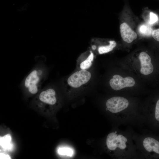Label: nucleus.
<instances>
[{
    "label": "nucleus",
    "instance_id": "obj_1",
    "mask_svg": "<svg viewBox=\"0 0 159 159\" xmlns=\"http://www.w3.org/2000/svg\"><path fill=\"white\" fill-rule=\"evenodd\" d=\"M134 131L127 126L125 130L117 128L107 136L105 144L109 152L115 158L120 159H141L140 153L133 143Z\"/></svg>",
    "mask_w": 159,
    "mask_h": 159
},
{
    "label": "nucleus",
    "instance_id": "obj_2",
    "mask_svg": "<svg viewBox=\"0 0 159 159\" xmlns=\"http://www.w3.org/2000/svg\"><path fill=\"white\" fill-rule=\"evenodd\" d=\"M132 139L141 159H159V136L150 132L140 134L134 132Z\"/></svg>",
    "mask_w": 159,
    "mask_h": 159
},
{
    "label": "nucleus",
    "instance_id": "obj_3",
    "mask_svg": "<svg viewBox=\"0 0 159 159\" xmlns=\"http://www.w3.org/2000/svg\"><path fill=\"white\" fill-rule=\"evenodd\" d=\"M140 110L145 119V125L153 132L159 131V98L154 105L140 107Z\"/></svg>",
    "mask_w": 159,
    "mask_h": 159
},
{
    "label": "nucleus",
    "instance_id": "obj_4",
    "mask_svg": "<svg viewBox=\"0 0 159 159\" xmlns=\"http://www.w3.org/2000/svg\"><path fill=\"white\" fill-rule=\"evenodd\" d=\"M44 75V72L41 69L33 70L26 78L24 84V87L31 94L37 93L41 87Z\"/></svg>",
    "mask_w": 159,
    "mask_h": 159
},
{
    "label": "nucleus",
    "instance_id": "obj_5",
    "mask_svg": "<svg viewBox=\"0 0 159 159\" xmlns=\"http://www.w3.org/2000/svg\"><path fill=\"white\" fill-rule=\"evenodd\" d=\"M91 76L90 72L85 69H82L71 75L67 79V83L71 87L78 88L88 82Z\"/></svg>",
    "mask_w": 159,
    "mask_h": 159
},
{
    "label": "nucleus",
    "instance_id": "obj_6",
    "mask_svg": "<svg viewBox=\"0 0 159 159\" xmlns=\"http://www.w3.org/2000/svg\"><path fill=\"white\" fill-rule=\"evenodd\" d=\"M109 83L112 89L118 91L125 87L133 86L135 82L134 79L131 77L123 78L120 75L115 74L110 80Z\"/></svg>",
    "mask_w": 159,
    "mask_h": 159
},
{
    "label": "nucleus",
    "instance_id": "obj_7",
    "mask_svg": "<svg viewBox=\"0 0 159 159\" xmlns=\"http://www.w3.org/2000/svg\"><path fill=\"white\" fill-rule=\"evenodd\" d=\"M139 58L141 66L140 73L145 75L151 73L153 70V67L149 55L146 52H143L140 54Z\"/></svg>",
    "mask_w": 159,
    "mask_h": 159
},
{
    "label": "nucleus",
    "instance_id": "obj_8",
    "mask_svg": "<svg viewBox=\"0 0 159 159\" xmlns=\"http://www.w3.org/2000/svg\"><path fill=\"white\" fill-rule=\"evenodd\" d=\"M120 28L121 37L124 42L130 43L137 38V34L126 23H121Z\"/></svg>",
    "mask_w": 159,
    "mask_h": 159
},
{
    "label": "nucleus",
    "instance_id": "obj_9",
    "mask_svg": "<svg viewBox=\"0 0 159 159\" xmlns=\"http://www.w3.org/2000/svg\"><path fill=\"white\" fill-rule=\"evenodd\" d=\"M56 93L54 89L51 88L46 89L40 92L39 99L41 102L46 104L53 105L57 102Z\"/></svg>",
    "mask_w": 159,
    "mask_h": 159
},
{
    "label": "nucleus",
    "instance_id": "obj_10",
    "mask_svg": "<svg viewBox=\"0 0 159 159\" xmlns=\"http://www.w3.org/2000/svg\"><path fill=\"white\" fill-rule=\"evenodd\" d=\"M11 138L10 135L7 134L3 137H0V146L4 150H11L13 149V145L11 142Z\"/></svg>",
    "mask_w": 159,
    "mask_h": 159
},
{
    "label": "nucleus",
    "instance_id": "obj_11",
    "mask_svg": "<svg viewBox=\"0 0 159 159\" xmlns=\"http://www.w3.org/2000/svg\"><path fill=\"white\" fill-rule=\"evenodd\" d=\"M116 45L117 43L115 41L110 40L108 45L100 46L98 48V52L100 54L109 52L112 51Z\"/></svg>",
    "mask_w": 159,
    "mask_h": 159
},
{
    "label": "nucleus",
    "instance_id": "obj_12",
    "mask_svg": "<svg viewBox=\"0 0 159 159\" xmlns=\"http://www.w3.org/2000/svg\"><path fill=\"white\" fill-rule=\"evenodd\" d=\"M94 54L90 51V53L86 59L80 64V68L82 69H86L89 68L92 64L94 59Z\"/></svg>",
    "mask_w": 159,
    "mask_h": 159
},
{
    "label": "nucleus",
    "instance_id": "obj_13",
    "mask_svg": "<svg viewBox=\"0 0 159 159\" xmlns=\"http://www.w3.org/2000/svg\"><path fill=\"white\" fill-rule=\"evenodd\" d=\"M58 152L59 155H66L71 157L73 154V151L71 148H59L58 150Z\"/></svg>",
    "mask_w": 159,
    "mask_h": 159
},
{
    "label": "nucleus",
    "instance_id": "obj_14",
    "mask_svg": "<svg viewBox=\"0 0 159 159\" xmlns=\"http://www.w3.org/2000/svg\"><path fill=\"white\" fill-rule=\"evenodd\" d=\"M150 20L149 23L153 24L155 22L158 20V16L156 15L152 12L150 13Z\"/></svg>",
    "mask_w": 159,
    "mask_h": 159
},
{
    "label": "nucleus",
    "instance_id": "obj_15",
    "mask_svg": "<svg viewBox=\"0 0 159 159\" xmlns=\"http://www.w3.org/2000/svg\"><path fill=\"white\" fill-rule=\"evenodd\" d=\"M152 35L155 40L159 42V28L153 30L152 33Z\"/></svg>",
    "mask_w": 159,
    "mask_h": 159
},
{
    "label": "nucleus",
    "instance_id": "obj_16",
    "mask_svg": "<svg viewBox=\"0 0 159 159\" xmlns=\"http://www.w3.org/2000/svg\"><path fill=\"white\" fill-rule=\"evenodd\" d=\"M0 158L2 159H10L11 158L8 155H6L4 154L1 153L0 154Z\"/></svg>",
    "mask_w": 159,
    "mask_h": 159
},
{
    "label": "nucleus",
    "instance_id": "obj_17",
    "mask_svg": "<svg viewBox=\"0 0 159 159\" xmlns=\"http://www.w3.org/2000/svg\"><path fill=\"white\" fill-rule=\"evenodd\" d=\"M146 27L145 25H143L141 26L140 30L142 33L145 32L147 30Z\"/></svg>",
    "mask_w": 159,
    "mask_h": 159
}]
</instances>
